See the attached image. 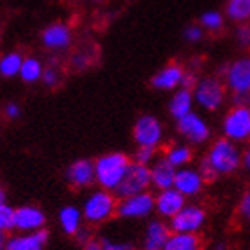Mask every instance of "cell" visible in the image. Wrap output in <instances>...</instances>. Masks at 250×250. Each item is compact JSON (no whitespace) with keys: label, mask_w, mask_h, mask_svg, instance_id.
<instances>
[{"label":"cell","mask_w":250,"mask_h":250,"mask_svg":"<svg viewBox=\"0 0 250 250\" xmlns=\"http://www.w3.org/2000/svg\"><path fill=\"white\" fill-rule=\"evenodd\" d=\"M130 159L124 152H107L95 159V183L107 191H116L130 167Z\"/></svg>","instance_id":"obj_1"},{"label":"cell","mask_w":250,"mask_h":250,"mask_svg":"<svg viewBox=\"0 0 250 250\" xmlns=\"http://www.w3.org/2000/svg\"><path fill=\"white\" fill-rule=\"evenodd\" d=\"M116 208H118V197L115 195V191L99 188L84 198L81 211L86 224L102 225L116 216Z\"/></svg>","instance_id":"obj_2"},{"label":"cell","mask_w":250,"mask_h":250,"mask_svg":"<svg viewBox=\"0 0 250 250\" xmlns=\"http://www.w3.org/2000/svg\"><path fill=\"white\" fill-rule=\"evenodd\" d=\"M204 159L209 163L216 175H230L241 167V150L238 143L220 138L211 143Z\"/></svg>","instance_id":"obj_3"},{"label":"cell","mask_w":250,"mask_h":250,"mask_svg":"<svg viewBox=\"0 0 250 250\" xmlns=\"http://www.w3.org/2000/svg\"><path fill=\"white\" fill-rule=\"evenodd\" d=\"M224 84L234 95V104L250 105V56L234 59L225 66Z\"/></svg>","instance_id":"obj_4"},{"label":"cell","mask_w":250,"mask_h":250,"mask_svg":"<svg viewBox=\"0 0 250 250\" xmlns=\"http://www.w3.org/2000/svg\"><path fill=\"white\" fill-rule=\"evenodd\" d=\"M225 95H227V88L222 79L218 77H202L198 79L195 88H193V99L198 107H202L204 111H218L225 102Z\"/></svg>","instance_id":"obj_5"},{"label":"cell","mask_w":250,"mask_h":250,"mask_svg":"<svg viewBox=\"0 0 250 250\" xmlns=\"http://www.w3.org/2000/svg\"><path fill=\"white\" fill-rule=\"evenodd\" d=\"M222 134L234 143L250 140V105L234 104L222 120Z\"/></svg>","instance_id":"obj_6"},{"label":"cell","mask_w":250,"mask_h":250,"mask_svg":"<svg viewBox=\"0 0 250 250\" xmlns=\"http://www.w3.org/2000/svg\"><path fill=\"white\" fill-rule=\"evenodd\" d=\"M156 211V195L143 191L138 195L118 198L116 216L122 220H143Z\"/></svg>","instance_id":"obj_7"},{"label":"cell","mask_w":250,"mask_h":250,"mask_svg":"<svg viewBox=\"0 0 250 250\" xmlns=\"http://www.w3.org/2000/svg\"><path fill=\"white\" fill-rule=\"evenodd\" d=\"M132 138L138 146H152L157 148L165 141V127L161 120L154 115H140L132 127Z\"/></svg>","instance_id":"obj_8"},{"label":"cell","mask_w":250,"mask_h":250,"mask_svg":"<svg viewBox=\"0 0 250 250\" xmlns=\"http://www.w3.org/2000/svg\"><path fill=\"white\" fill-rule=\"evenodd\" d=\"M148 188H152L150 181V167L140 165V163H130L129 170L125 173L124 181L120 186L116 188L115 195L118 198L130 197V195H138V193L148 191Z\"/></svg>","instance_id":"obj_9"},{"label":"cell","mask_w":250,"mask_h":250,"mask_svg":"<svg viewBox=\"0 0 250 250\" xmlns=\"http://www.w3.org/2000/svg\"><path fill=\"white\" fill-rule=\"evenodd\" d=\"M208 220V213L202 206L198 204H186L173 218L168 220V225L172 232H191L198 234V230L202 229L204 224Z\"/></svg>","instance_id":"obj_10"},{"label":"cell","mask_w":250,"mask_h":250,"mask_svg":"<svg viewBox=\"0 0 250 250\" xmlns=\"http://www.w3.org/2000/svg\"><path fill=\"white\" fill-rule=\"evenodd\" d=\"M177 132L189 145H202L211 138V127L202 116L191 111L177 120Z\"/></svg>","instance_id":"obj_11"},{"label":"cell","mask_w":250,"mask_h":250,"mask_svg":"<svg viewBox=\"0 0 250 250\" xmlns=\"http://www.w3.org/2000/svg\"><path fill=\"white\" fill-rule=\"evenodd\" d=\"M73 42L72 27L62 21H54L42 31V45L50 52H62Z\"/></svg>","instance_id":"obj_12"},{"label":"cell","mask_w":250,"mask_h":250,"mask_svg":"<svg viewBox=\"0 0 250 250\" xmlns=\"http://www.w3.org/2000/svg\"><path fill=\"white\" fill-rule=\"evenodd\" d=\"M186 68L179 62H170L161 70H157L150 79V86L157 91H175L183 88V81L186 75Z\"/></svg>","instance_id":"obj_13"},{"label":"cell","mask_w":250,"mask_h":250,"mask_svg":"<svg viewBox=\"0 0 250 250\" xmlns=\"http://www.w3.org/2000/svg\"><path fill=\"white\" fill-rule=\"evenodd\" d=\"M47 225V214L38 206H20L15 208V230L18 232H34V230L45 229Z\"/></svg>","instance_id":"obj_14"},{"label":"cell","mask_w":250,"mask_h":250,"mask_svg":"<svg viewBox=\"0 0 250 250\" xmlns=\"http://www.w3.org/2000/svg\"><path fill=\"white\" fill-rule=\"evenodd\" d=\"M204 186H206V179L202 177V173H200L198 168H193V167L177 168L173 188L177 191L183 193L186 198L198 197L202 193Z\"/></svg>","instance_id":"obj_15"},{"label":"cell","mask_w":250,"mask_h":250,"mask_svg":"<svg viewBox=\"0 0 250 250\" xmlns=\"http://www.w3.org/2000/svg\"><path fill=\"white\" fill-rule=\"evenodd\" d=\"M186 197L175 188H168L156 193V213L163 220H170L186 206Z\"/></svg>","instance_id":"obj_16"},{"label":"cell","mask_w":250,"mask_h":250,"mask_svg":"<svg viewBox=\"0 0 250 250\" xmlns=\"http://www.w3.org/2000/svg\"><path fill=\"white\" fill-rule=\"evenodd\" d=\"M66 181L75 189H86L95 184V161L77 159L66 168Z\"/></svg>","instance_id":"obj_17"},{"label":"cell","mask_w":250,"mask_h":250,"mask_svg":"<svg viewBox=\"0 0 250 250\" xmlns=\"http://www.w3.org/2000/svg\"><path fill=\"white\" fill-rule=\"evenodd\" d=\"M48 238L50 234L47 229H40L34 232H18L7 238L5 250H45Z\"/></svg>","instance_id":"obj_18"},{"label":"cell","mask_w":250,"mask_h":250,"mask_svg":"<svg viewBox=\"0 0 250 250\" xmlns=\"http://www.w3.org/2000/svg\"><path fill=\"white\" fill-rule=\"evenodd\" d=\"M172 234L170 225L163 218L150 220L145 227V234L141 241V249L143 250H163L167 245L168 238Z\"/></svg>","instance_id":"obj_19"},{"label":"cell","mask_w":250,"mask_h":250,"mask_svg":"<svg viewBox=\"0 0 250 250\" xmlns=\"http://www.w3.org/2000/svg\"><path fill=\"white\" fill-rule=\"evenodd\" d=\"M175 173H177V168L170 165L168 159L165 156L157 157L156 161L150 165V181L152 188H156L157 191L161 189H168V188H173L175 183Z\"/></svg>","instance_id":"obj_20"},{"label":"cell","mask_w":250,"mask_h":250,"mask_svg":"<svg viewBox=\"0 0 250 250\" xmlns=\"http://www.w3.org/2000/svg\"><path fill=\"white\" fill-rule=\"evenodd\" d=\"M193 105H195V99H193V89L189 88L175 89V91H172V97L168 100V111L175 120L191 113Z\"/></svg>","instance_id":"obj_21"},{"label":"cell","mask_w":250,"mask_h":250,"mask_svg":"<svg viewBox=\"0 0 250 250\" xmlns=\"http://www.w3.org/2000/svg\"><path fill=\"white\" fill-rule=\"evenodd\" d=\"M58 222H59V227L62 229V232L68 236H75L79 230L84 227V216H83V211L81 208L77 206H62L59 209V214H58Z\"/></svg>","instance_id":"obj_22"},{"label":"cell","mask_w":250,"mask_h":250,"mask_svg":"<svg viewBox=\"0 0 250 250\" xmlns=\"http://www.w3.org/2000/svg\"><path fill=\"white\" fill-rule=\"evenodd\" d=\"M165 157L175 168L189 167V163L193 161V148L189 143H173L165 150Z\"/></svg>","instance_id":"obj_23"},{"label":"cell","mask_w":250,"mask_h":250,"mask_svg":"<svg viewBox=\"0 0 250 250\" xmlns=\"http://www.w3.org/2000/svg\"><path fill=\"white\" fill-rule=\"evenodd\" d=\"M202 240L191 232H172L163 250H200Z\"/></svg>","instance_id":"obj_24"},{"label":"cell","mask_w":250,"mask_h":250,"mask_svg":"<svg viewBox=\"0 0 250 250\" xmlns=\"http://www.w3.org/2000/svg\"><path fill=\"white\" fill-rule=\"evenodd\" d=\"M224 11L225 18H229L238 25L250 21V0H227Z\"/></svg>","instance_id":"obj_25"},{"label":"cell","mask_w":250,"mask_h":250,"mask_svg":"<svg viewBox=\"0 0 250 250\" xmlns=\"http://www.w3.org/2000/svg\"><path fill=\"white\" fill-rule=\"evenodd\" d=\"M43 70H45V64L42 62V59L34 58V56H27V58L23 59V64H21V70L18 77L25 84H36L42 81Z\"/></svg>","instance_id":"obj_26"},{"label":"cell","mask_w":250,"mask_h":250,"mask_svg":"<svg viewBox=\"0 0 250 250\" xmlns=\"http://www.w3.org/2000/svg\"><path fill=\"white\" fill-rule=\"evenodd\" d=\"M23 56L20 52H5L0 58V75L5 79H13L20 75L21 64H23Z\"/></svg>","instance_id":"obj_27"},{"label":"cell","mask_w":250,"mask_h":250,"mask_svg":"<svg viewBox=\"0 0 250 250\" xmlns=\"http://www.w3.org/2000/svg\"><path fill=\"white\" fill-rule=\"evenodd\" d=\"M224 21H225V16L220 13V11H206V13H202L200 15V25H202L204 31L208 32H218L224 29Z\"/></svg>","instance_id":"obj_28"},{"label":"cell","mask_w":250,"mask_h":250,"mask_svg":"<svg viewBox=\"0 0 250 250\" xmlns=\"http://www.w3.org/2000/svg\"><path fill=\"white\" fill-rule=\"evenodd\" d=\"M15 230V208L9 204H0V232H9Z\"/></svg>","instance_id":"obj_29"},{"label":"cell","mask_w":250,"mask_h":250,"mask_svg":"<svg viewBox=\"0 0 250 250\" xmlns=\"http://www.w3.org/2000/svg\"><path fill=\"white\" fill-rule=\"evenodd\" d=\"M156 159H157V148H152V146H138V148H136L134 163H140V165L150 167Z\"/></svg>","instance_id":"obj_30"},{"label":"cell","mask_w":250,"mask_h":250,"mask_svg":"<svg viewBox=\"0 0 250 250\" xmlns=\"http://www.w3.org/2000/svg\"><path fill=\"white\" fill-rule=\"evenodd\" d=\"M59 81H61V72H59V68L54 66V64L45 66L43 75H42L43 86H47V88H56V86L59 84Z\"/></svg>","instance_id":"obj_31"},{"label":"cell","mask_w":250,"mask_h":250,"mask_svg":"<svg viewBox=\"0 0 250 250\" xmlns=\"http://www.w3.org/2000/svg\"><path fill=\"white\" fill-rule=\"evenodd\" d=\"M236 43L240 45L241 48H249L250 47V23H240L234 31Z\"/></svg>","instance_id":"obj_32"},{"label":"cell","mask_w":250,"mask_h":250,"mask_svg":"<svg viewBox=\"0 0 250 250\" xmlns=\"http://www.w3.org/2000/svg\"><path fill=\"white\" fill-rule=\"evenodd\" d=\"M204 29L200 23H191V25H188L186 29H184V40H186L188 43H198V42H202V38H204Z\"/></svg>","instance_id":"obj_33"},{"label":"cell","mask_w":250,"mask_h":250,"mask_svg":"<svg viewBox=\"0 0 250 250\" xmlns=\"http://www.w3.org/2000/svg\"><path fill=\"white\" fill-rule=\"evenodd\" d=\"M102 247L104 250H134V245L130 241H116L109 238H102Z\"/></svg>","instance_id":"obj_34"},{"label":"cell","mask_w":250,"mask_h":250,"mask_svg":"<svg viewBox=\"0 0 250 250\" xmlns=\"http://www.w3.org/2000/svg\"><path fill=\"white\" fill-rule=\"evenodd\" d=\"M238 214L241 218L250 222V189L243 193V197L240 198V204H238Z\"/></svg>","instance_id":"obj_35"},{"label":"cell","mask_w":250,"mask_h":250,"mask_svg":"<svg viewBox=\"0 0 250 250\" xmlns=\"http://www.w3.org/2000/svg\"><path fill=\"white\" fill-rule=\"evenodd\" d=\"M70 64H72L75 70H84V68L89 64V58L86 52H75L70 58Z\"/></svg>","instance_id":"obj_36"},{"label":"cell","mask_w":250,"mask_h":250,"mask_svg":"<svg viewBox=\"0 0 250 250\" xmlns=\"http://www.w3.org/2000/svg\"><path fill=\"white\" fill-rule=\"evenodd\" d=\"M198 170H200V173H202V177L206 179V183H211V181H214V179L218 177L216 173L213 172V168L209 167V163L206 161V159H200V165H198Z\"/></svg>","instance_id":"obj_37"},{"label":"cell","mask_w":250,"mask_h":250,"mask_svg":"<svg viewBox=\"0 0 250 250\" xmlns=\"http://www.w3.org/2000/svg\"><path fill=\"white\" fill-rule=\"evenodd\" d=\"M4 113L9 120H16V118H20V115H21V107L16 104V102H9V104H5Z\"/></svg>","instance_id":"obj_38"},{"label":"cell","mask_w":250,"mask_h":250,"mask_svg":"<svg viewBox=\"0 0 250 250\" xmlns=\"http://www.w3.org/2000/svg\"><path fill=\"white\" fill-rule=\"evenodd\" d=\"M75 238H77V241L81 243V245H84V243H88V241L93 238V234H91V230H89L88 227H83V229L75 234Z\"/></svg>","instance_id":"obj_39"},{"label":"cell","mask_w":250,"mask_h":250,"mask_svg":"<svg viewBox=\"0 0 250 250\" xmlns=\"http://www.w3.org/2000/svg\"><path fill=\"white\" fill-rule=\"evenodd\" d=\"M197 75L193 72H186V75H184V81H183V88H189L193 89L195 88V84H197Z\"/></svg>","instance_id":"obj_40"},{"label":"cell","mask_w":250,"mask_h":250,"mask_svg":"<svg viewBox=\"0 0 250 250\" xmlns=\"http://www.w3.org/2000/svg\"><path fill=\"white\" fill-rule=\"evenodd\" d=\"M83 250H104L102 247V240H97V238H91L88 243H84Z\"/></svg>","instance_id":"obj_41"},{"label":"cell","mask_w":250,"mask_h":250,"mask_svg":"<svg viewBox=\"0 0 250 250\" xmlns=\"http://www.w3.org/2000/svg\"><path fill=\"white\" fill-rule=\"evenodd\" d=\"M241 167L245 170H250V146H247L245 150L241 152Z\"/></svg>","instance_id":"obj_42"},{"label":"cell","mask_w":250,"mask_h":250,"mask_svg":"<svg viewBox=\"0 0 250 250\" xmlns=\"http://www.w3.org/2000/svg\"><path fill=\"white\" fill-rule=\"evenodd\" d=\"M7 238H9V236L5 234V232H0V250H5V243H7Z\"/></svg>","instance_id":"obj_43"},{"label":"cell","mask_w":250,"mask_h":250,"mask_svg":"<svg viewBox=\"0 0 250 250\" xmlns=\"http://www.w3.org/2000/svg\"><path fill=\"white\" fill-rule=\"evenodd\" d=\"M5 198H7V193L2 186H0V204H5Z\"/></svg>","instance_id":"obj_44"},{"label":"cell","mask_w":250,"mask_h":250,"mask_svg":"<svg viewBox=\"0 0 250 250\" xmlns=\"http://www.w3.org/2000/svg\"><path fill=\"white\" fill-rule=\"evenodd\" d=\"M214 250H227V247H225V243H216Z\"/></svg>","instance_id":"obj_45"},{"label":"cell","mask_w":250,"mask_h":250,"mask_svg":"<svg viewBox=\"0 0 250 250\" xmlns=\"http://www.w3.org/2000/svg\"><path fill=\"white\" fill-rule=\"evenodd\" d=\"M93 2H102V0H93Z\"/></svg>","instance_id":"obj_46"}]
</instances>
